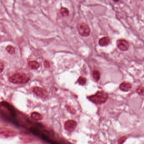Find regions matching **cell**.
<instances>
[{
    "instance_id": "obj_1",
    "label": "cell",
    "mask_w": 144,
    "mask_h": 144,
    "mask_svg": "<svg viewBox=\"0 0 144 144\" xmlns=\"http://www.w3.org/2000/svg\"><path fill=\"white\" fill-rule=\"evenodd\" d=\"M109 98V95L103 91H98L95 95L87 97L89 100L96 104H101L105 103Z\"/></svg>"
},
{
    "instance_id": "obj_2",
    "label": "cell",
    "mask_w": 144,
    "mask_h": 144,
    "mask_svg": "<svg viewBox=\"0 0 144 144\" xmlns=\"http://www.w3.org/2000/svg\"><path fill=\"white\" fill-rule=\"evenodd\" d=\"M30 79L29 76L23 73H16L9 77V81L14 84H25Z\"/></svg>"
},
{
    "instance_id": "obj_3",
    "label": "cell",
    "mask_w": 144,
    "mask_h": 144,
    "mask_svg": "<svg viewBox=\"0 0 144 144\" xmlns=\"http://www.w3.org/2000/svg\"><path fill=\"white\" fill-rule=\"evenodd\" d=\"M77 30L79 34L83 37H87L90 33V28L85 23L79 24L77 26Z\"/></svg>"
},
{
    "instance_id": "obj_4",
    "label": "cell",
    "mask_w": 144,
    "mask_h": 144,
    "mask_svg": "<svg viewBox=\"0 0 144 144\" xmlns=\"http://www.w3.org/2000/svg\"><path fill=\"white\" fill-rule=\"evenodd\" d=\"M33 93L42 98H46L48 96V92L46 89L39 87H35L33 88Z\"/></svg>"
},
{
    "instance_id": "obj_5",
    "label": "cell",
    "mask_w": 144,
    "mask_h": 144,
    "mask_svg": "<svg viewBox=\"0 0 144 144\" xmlns=\"http://www.w3.org/2000/svg\"><path fill=\"white\" fill-rule=\"evenodd\" d=\"M117 45L119 49L123 51H127L129 47V42L124 39L118 40L117 41Z\"/></svg>"
},
{
    "instance_id": "obj_6",
    "label": "cell",
    "mask_w": 144,
    "mask_h": 144,
    "mask_svg": "<svg viewBox=\"0 0 144 144\" xmlns=\"http://www.w3.org/2000/svg\"><path fill=\"white\" fill-rule=\"evenodd\" d=\"M132 85L130 83L127 82H123L119 86V89L124 92H128L132 89Z\"/></svg>"
},
{
    "instance_id": "obj_7",
    "label": "cell",
    "mask_w": 144,
    "mask_h": 144,
    "mask_svg": "<svg viewBox=\"0 0 144 144\" xmlns=\"http://www.w3.org/2000/svg\"><path fill=\"white\" fill-rule=\"evenodd\" d=\"M110 40L109 37H103L99 40L98 44L101 47H106L110 44Z\"/></svg>"
},
{
    "instance_id": "obj_8",
    "label": "cell",
    "mask_w": 144,
    "mask_h": 144,
    "mask_svg": "<svg viewBox=\"0 0 144 144\" xmlns=\"http://www.w3.org/2000/svg\"><path fill=\"white\" fill-rule=\"evenodd\" d=\"M76 123L75 122V121L73 120H69L67 121L66 123L65 128L68 127L69 126H71V128L69 127V129H68V131L73 130V129H75V126H76Z\"/></svg>"
},
{
    "instance_id": "obj_9",
    "label": "cell",
    "mask_w": 144,
    "mask_h": 144,
    "mask_svg": "<svg viewBox=\"0 0 144 144\" xmlns=\"http://www.w3.org/2000/svg\"><path fill=\"white\" fill-rule=\"evenodd\" d=\"M28 65L31 67V68L33 70L37 69L40 66L39 64L36 61H30L28 63Z\"/></svg>"
},
{
    "instance_id": "obj_10",
    "label": "cell",
    "mask_w": 144,
    "mask_h": 144,
    "mask_svg": "<svg viewBox=\"0 0 144 144\" xmlns=\"http://www.w3.org/2000/svg\"><path fill=\"white\" fill-rule=\"evenodd\" d=\"M92 76L93 79L96 82H98L100 80L101 77L100 73L98 70H93L92 73Z\"/></svg>"
},
{
    "instance_id": "obj_11",
    "label": "cell",
    "mask_w": 144,
    "mask_h": 144,
    "mask_svg": "<svg viewBox=\"0 0 144 144\" xmlns=\"http://www.w3.org/2000/svg\"><path fill=\"white\" fill-rule=\"evenodd\" d=\"M60 12L61 15L64 17H67L69 15V11L68 9L65 7H62L60 10Z\"/></svg>"
},
{
    "instance_id": "obj_12",
    "label": "cell",
    "mask_w": 144,
    "mask_h": 144,
    "mask_svg": "<svg viewBox=\"0 0 144 144\" xmlns=\"http://www.w3.org/2000/svg\"><path fill=\"white\" fill-rule=\"evenodd\" d=\"M31 117L32 118H33L34 119L36 120H39L42 119V115L39 113L34 112L31 114Z\"/></svg>"
},
{
    "instance_id": "obj_13",
    "label": "cell",
    "mask_w": 144,
    "mask_h": 144,
    "mask_svg": "<svg viewBox=\"0 0 144 144\" xmlns=\"http://www.w3.org/2000/svg\"><path fill=\"white\" fill-rule=\"evenodd\" d=\"M87 79L85 77L81 76L78 80V82L81 86H84L86 84Z\"/></svg>"
},
{
    "instance_id": "obj_14",
    "label": "cell",
    "mask_w": 144,
    "mask_h": 144,
    "mask_svg": "<svg viewBox=\"0 0 144 144\" xmlns=\"http://www.w3.org/2000/svg\"><path fill=\"white\" fill-rule=\"evenodd\" d=\"M6 50L9 54H13L15 53V48L11 46H8L6 48Z\"/></svg>"
},
{
    "instance_id": "obj_15",
    "label": "cell",
    "mask_w": 144,
    "mask_h": 144,
    "mask_svg": "<svg viewBox=\"0 0 144 144\" xmlns=\"http://www.w3.org/2000/svg\"><path fill=\"white\" fill-rule=\"evenodd\" d=\"M136 92L139 95L142 96H144V87L142 86L139 87L137 89Z\"/></svg>"
},
{
    "instance_id": "obj_16",
    "label": "cell",
    "mask_w": 144,
    "mask_h": 144,
    "mask_svg": "<svg viewBox=\"0 0 144 144\" xmlns=\"http://www.w3.org/2000/svg\"><path fill=\"white\" fill-rule=\"evenodd\" d=\"M66 107H67V109L68 111H70V112L72 113H74L75 110H74V109L73 108L70 106L69 105H67L66 106Z\"/></svg>"
},
{
    "instance_id": "obj_17",
    "label": "cell",
    "mask_w": 144,
    "mask_h": 144,
    "mask_svg": "<svg viewBox=\"0 0 144 144\" xmlns=\"http://www.w3.org/2000/svg\"><path fill=\"white\" fill-rule=\"evenodd\" d=\"M44 65L45 67H47V68L50 67V62L47 60H45L44 61Z\"/></svg>"
},
{
    "instance_id": "obj_18",
    "label": "cell",
    "mask_w": 144,
    "mask_h": 144,
    "mask_svg": "<svg viewBox=\"0 0 144 144\" xmlns=\"http://www.w3.org/2000/svg\"><path fill=\"white\" fill-rule=\"evenodd\" d=\"M0 72L2 73L3 71V68H4V65L2 63V62H0Z\"/></svg>"
},
{
    "instance_id": "obj_19",
    "label": "cell",
    "mask_w": 144,
    "mask_h": 144,
    "mask_svg": "<svg viewBox=\"0 0 144 144\" xmlns=\"http://www.w3.org/2000/svg\"><path fill=\"white\" fill-rule=\"evenodd\" d=\"M113 0L115 2H118L120 0Z\"/></svg>"
}]
</instances>
